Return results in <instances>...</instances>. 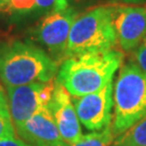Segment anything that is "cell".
<instances>
[{"label": "cell", "instance_id": "cell-18", "mask_svg": "<svg viewBox=\"0 0 146 146\" xmlns=\"http://www.w3.org/2000/svg\"><path fill=\"white\" fill-rule=\"evenodd\" d=\"M9 12V0H0V13Z\"/></svg>", "mask_w": 146, "mask_h": 146}, {"label": "cell", "instance_id": "cell-20", "mask_svg": "<svg viewBox=\"0 0 146 146\" xmlns=\"http://www.w3.org/2000/svg\"><path fill=\"white\" fill-rule=\"evenodd\" d=\"M113 146H135V145H113Z\"/></svg>", "mask_w": 146, "mask_h": 146}, {"label": "cell", "instance_id": "cell-11", "mask_svg": "<svg viewBox=\"0 0 146 146\" xmlns=\"http://www.w3.org/2000/svg\"><path fill=\"white\" fill-rule=\"evenodd\" d=\"M114 145L146 146V116L118 136Z\"/></svg>", "mask_w": 146, "mask_h": 146}, {"label": "cell", "instance_id": "cell-4", "mask_svg": "<svg viewBox=\"0 0 146 146\" xmlns=\"http://www.w3.org/2000/svg\"><path fill=\"white\" fill-rule=\"evenodd\" d=\"M146 116V74L134 63L120 68L114 87L115 136H119Z\"/></svg>", "mask_w": 146, "mask_h": 146}, {"label": "cell", "instance_id": "cell-3", "mask_svg": "<svg viewBox=\"0 0 146 146\" xmlns=\"http://www.w3.org/2000/svg\"><path fill=\"white\" fill-rule=\"evenodd\" d=\"M114 11L115 7L99 5L79 14L69 33L65 58L113 50L117 43Z\"/></svg>", "mask_w": 146, "mask_h": 146}, {"label": "cell", "instance_id": "cell-13", "mask_svg": "<svg viewBox=\"0 0 146 146\" xmlns=\"http://www.w3.org/2000/svg\"><path fill=\"white\" fill-rule=\"evenodd\" d=\"M15 137V129L12 122L8 98L0 89V141Z\"/></svg>", "mask_w": 146, "mask_h": 146}, {"label": "cell", "instance_id": "cell-2", "mask_svg": "<svg viewBox=\"0 0 146 146\" xmlns=\"http://www.w3.org/2000/svg\"><path fill=\"white\" fill-rule=\"evenodd\" d=\"M58 70V62L31 42L0 44V80L7 88L51 81Z\"/></svg>", "mask_w": 146, "mask_h": 146}, {"label": "cell", "instance_id": "cell-16", "mask_svg": "<svg viewBox=\"0 0 146 146\" xmlns=\"http://www.w3.org/2000/svg\"><path fill=\"white\" fill-rule=\"evenodd\" d=\"M134 64L146 74V37L134 51Z\"/></svg>", "mask_w": 146, "mask_h": 146}, {"label": "cell", "instance_id": "cell-17", "mask_svg": "<svg viewBox=\"0 0 146 146\" xmlns=\"http://www.w3.org/2000/svg\"><path fill=\"white\" fill-rule=\"evenodd\" d=\"M0 146H31L24 142L21 139L17 137H12V139H5L0 141Z\"/></svg>", "mask_w": 146, "mask_h": 146}, {"label": "cell", "instance_id": "cell-19", "mask_svg": "<svg viewBox=\"0 0 146 146\" xmlns=\"http://www.w3.org/2000/svg\"><path fill=\"white\" fill-rule=\"evenodd\" d=\"M125 3H131V5H140V3H146V0H120Z\"/></svg>", "mask_w": 146, "mask_h": 146}, {"label": "cell", "instance_id": "cell-14", "mask_svg": "<svg viewBox=\"0 0 146 146\" xmlns=\"http://www.w3.org/2000/svg\"><path fill=\"white\" fill-rule=\"evenodd\" d=\"M68 0H36V10L52 13L68 9Z\"/></svg>", "mask_w": 146, "mask_h": 146}, {"label": "cell", "instance_id": "cell-12", "mask_svg": "<svg viewBox=\"0 0 146 146\" xmlns=\"http://www.w3.org/2000/svg\"><path fill=\"white\" fill-rule=\"evenodd\" d=\"M115 137L110 123L99 132H92L86 135H81L78 141L70 146H111L115 142Z\"/></svg>", "mask_w": 146, "mask_h": 146}, {"label": "cell", "instance_id": "cell-5", "mask_svg": "<svg viewBox=\"0 0 146 146\" xmlns=\"http://www.w3.org/2000/svg\"><path fill=\"white\" fill-rule=\"evenodd\" d=\"M56 81L34 82L19 87H8V103L15 132L27 120L43 107H48L55 90Z\"/></svg>", "mask_w": 146, "mask_h": 146}, {"label": "cell", "instance_id": "cell-6", "mask_svg": "<svg viewBox=\"0 0 146 146\" xmlns=\"http://www.w3.org/2000/svg\"><path fill=\"white\" fill-rule=\"evenodd\" d=\"M72 100L79 121L86 129L101 131L111 123V110L114 107L113 82L100 91L82 96H74Z\"/></svg>", "mask_w": 146, "mask_h": 146}, {"label": "cell", "instance_id": "cell-9", "mask_svg": "<svg viewBox=\"0 0 146 146\" xmlns=\"http://www.w3.org/2000/svg\"><path fill=\"white\" fill-rule=\"evenodd\" d=\"M48 108L55 120L63 141L68 146L78 141L82 135V132L73 100L66 89L58 81Z\"/></svg>", "mask_w": 146, "mask_h": 146}, {"label": "cell", "instance_id": "cell-1", "mask_svg": "<svg viewBox=\"0 0 146 146\" xmlns=\"http://www.w3.org/2000/svg\"><path fill=\"white\" fill-rule=\"evenodd\" d=\"M122 58L123 54L115 49L69 56L58 68L56 81L72 96L93 93L113 82Z\"/></svg>", "mask_w": 146, "mask_h": 146}, {"label": "cell", "instance_id": "cell-10", "mask_svg": "<svg viewBox=\"0 0 146 146\" xmlns=\"http://www.w3.org/2000/svg\"><path fill=\"white\" fill-rule=\"evenodd\" d=\"M16 133L31 146H68L63 141L48 107L40 108L34 114Z\"/></svg>", "mask_w": 146, "mask_h": 146}, {"label": "cell", "instance_id": "cell-15", "mask_svg": "<svg viewBox=\"0 0 146 146\" xmlns=\"http://www.w3.org/2000/svg\"><path fill=\"white\" fill-rule=\"evenodd\" d=\"M36 10V0H9V12L28 14Z\"/></svg>", "mask_w": 146, "mask_h": 146}, {"label": "cell", "instance_id": "cell-7", "mask_svg": "<svg viewBox=\"0 0 146 146\" xmlns=\"http://www.w3.org/2000/svg\"><path fill=\"white\" fill-rule=\"evenodd\" d=\"M78 15L77 11L68 8L48 13L38 24L35 33L36 39L52 53L53 58H65L69 33Z\"/></svg>", "mask_w": 146, "mask_h": 146}, {"label": "cell", "instance_id": "cell-8", "mask_svg": "<svg viewBox=\"0 0 146 146\" xmlns=\"http://www.w3.org/2000/svg\"><path fill=\"white\" fill-rule=\"evenodd\" d=\"M113 22L117 43L123 51L135 50L146 37L145 7H117L114 11Z\"/></svg>", "mask_w": 146, "mask_h": 146}]
</instances>
